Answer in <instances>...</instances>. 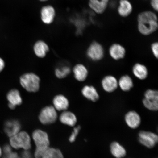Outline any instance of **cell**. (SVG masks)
<instances>
[{"label": "cell", "mask_w": 158, "mask_h": 158, "mask_svg": "<svg viewBox=\"0 0 158 158\" xmlns=\"http://www.w3.org/2000/svg\"><path fill=\"white\" fill-rule=\"evenodd\" d=\"M138 29L144 35L152 34L158 28L157 17L152 12L147 11L140 14L138 17Z\"/></svg>", "instance_id": "1"}, {"label": "cell", "mask_w": 158, "mask_h": 158, "mask_svg": "<svg viewBox=\"0 0 158 158\" xmlns=\"http://www.w3.org/2000/svg\"><path fill=\"white\" fill-rule=\"evenodd\" d=\"M19 82L21 86L27 91L35 93L39 89L40 79L34 73H26L20 77Z\"/></svg>", "instance_id": "2"}, {"label": "cell", "mask_w": 158, "mask_h": 158, "mask_svg": "<svg viewBox=\"0 0 158 158\" xmlns=\"http://www.w3.org/2000/svg\"><path fill=\"white\" fill-rule=\"evenodd\" d=\"M10 138L11 147L14 149L28 150L31 147V139L29 134L25 131H19Z\"/></svg>", "instance_id": "3"}, {"label": "cell", "mask_w": 158, "mask_h": 158, "mask_svg": "<svg viewBox=\"0 0 158 158\" xmlns=\"http://www.w3.org/2000/svg\"><path fill=\"white\" fill-rule=\"evenodd\" d=\"M58 114L56 110L53 106H47L43 108L40 113V121L43 124H49L56 122Z\"/></svg>", "instance_id": "4"}, {"label": "cell", "mask_w": 158, "mask_h": 158, "mask_svg": "<svg viewBox=\"0 0 158 158\" xmlns=\"http://www.w3.org/2000/svg\"><path fill=\"white\" fill-rule=\"evenodd\" d=\"M32 138L36 146L35 149L46 151L49 148V140L48 134L40 130H36L33 132Z\"/></svg>", "instance_id": "5"}, {"label": "cell", "mask_w": 158, "mask_h": 158, "mask_svg": "<svg viewBox=\"0 0 158 158\" xmlns=\"http://www.w3.org/2000/svg\"><path fill=\"white\" fill-rule=\"evenodd\" d=\"M143 102L146 108L155 111L158 108V92L157 91L148 90L145 94Z\"/></svg>", "instance_id": "6"}, {"label": "cell", "mask_w": 158, "mask_h": 158, "mask_svg": "<svg viewBox=\"0 0 158 158\" xmlns=\"http://www.w3.org/2000/svg\"><path fill=\"white\" fill-rule=\"evenodd\" d=\"M138 140L140 143L149 148L155 147L158 143V136L151 132L141 131L138 135Z\"/></svg>", "instance_id": "7"}, {"label": "cell", "mask_w": 158, "mask_h": 158, "mask_svg": "<svg viewBox=\"0 0 158 158\" xmlns=\"http://www.w3.org/2000/svg\"><path fill=\"white\" fill-rule=\"evenodd\" d=\"M56 15L54 7L51 5L44 6L41 9V20L45 24L50 25L54 22Z\"/></svg>", "instance_id": "8"}, {"label": "cell", "mask_w": 158, "mask_h": 158, "mask_svg": "<svg viewBox=\"0 0 158 158\" xmlns=\"http://www.w3.org/2000/svg\"><path fill=\"white\" fill-rule=\"evenodd\" d=\"M87 54L89 58L92 60H100L104 55L103 47L99 43L94 42L89 47Z\"/></svg>", "instance_id": "9"}, {"label": "cell", "mask_w": 158, "mask_h": 158, "mask_svg": "<svg viewBox=\"0 0 158 158\" xmlns=\"http://www.w3.org/2000/svg\"><path fill=\"white\" fill-rule=\"evenodd\" d=\"M8 101V106L11 110H14L16 106L20 105L23 102L21 94L17 89H13L9 92L6 96Z\"/></svg>", "instance_id": "10"}, {"label": "cell", "mask_w": 158, "mask_h": 158, "mask_svg": "<svg viewBox=\"0 0 158 158\" xmlns=\"http://www.w3.org/2000/svg\"><path fill=\"white\" fill-rule=\"evenodd\" d=\"M21 128V124L18 120L12 119L5 122L4 130L6 135L10 137L19 133Z\"/></svg>", "instance_id": "11"}, {"label": "cell", "mask_w": 158, "mask_h": 158, "mask_svg": "<svg viewBox=\"0 0 158 158\" xmlns=\"http://www.w3.org/2000/svg\"><path fill=\"white\" fill-rule=\"evenodd\" d=\"M53 106L58 111H65L69 105L68 99L62 94H58L55 96L53 100Z\"/></svg>", "instance_id": "12"}, {"label": "cell", "mask_w": 158, "mask_h": 158, "mask_svg": "<svg viewBox=\"0 0 158 158\" xmlns=\"http://www.w3.org/2000/svg\"><path fill=\"white\" fill-rule=\"evenodd\" d=\"M109 0H89V5L95 12L101 14L107 7Z\"/></svg>", "instance_id": "13"}, {"label": "cell", "mask_w": 158, "mask_h": 158, "mask_svg": "<svg viewBox=\"0 0 158 158\" xmlns=\"http://www.w3.org/2000/svg\"><path fill=\"white\" fill-rule=\"evenodd\" d=\"M126 123L129 127L133 129L137 128L141 123V119L139 114L135 111H130L126 114Z\"/></svg>", "instance_id": "14"}, {"label": "cell", "mask_w": 158, "mask_h": 158, "mask_svg": "<svg viewBox=\"0 0 158 158\" xmlns=\"http://www.w3.org/2000/svg\"><path fill=\"white\" fill-rule=\"evenodd\" d=\"M33 51L36 56L40 58H43L48 52L49 47L44 41L38 40L35 43L33 46Z\"/></svg>", "instance_id": "15"}, {"label": "cell", "mask_w": 158, "mask_h": 158, "mask_svg": "<svg viewBox=\"0 0 158 158\" xmlns=\"http://www.w3.org/2000/svg\"><path fill=\"white\" fill-rule=\"evenodd\" d=\"M102 88L106 91L111 92L117 88L118 83L117 80L112 76H107L105 77L102 81Z\"/></svg>", "instance_id": "16"}, {"label": "cell", "mask_w": 158, "mask_h": 158, "mask_svg": "<svg viewBox=\"0 0 158 158\" xmlns=\"http://www.w3.org/2000/svg\"><path fill=\"white\" fill-rule=\"evenodd\" d=\"M59 119L61 123L70 126H73L77 122L76 116L73 112L65 110L61 114Z\"/></svg>", "instance_id": "17"}, {"label": "cell", "mask_w": 158, "mask_h": 158, "mask_svg": "<svg viewBox=\"0 0 158 158\" xmlns=\"http://www.w3.org/2000/svg\"><path fill=\"white\" fill-rule=\"evenodd\" d=\"M75 78L79 81H83L88 76V71L84 65L78 64L75 66L73 69Z\"/></svg>", "instance_id": "18"}, {"label": "cell", "mask_w": 158, "mask_h": 158, "mask_svg": "<svg viewBox=\"0 0 158 158\" xmlns=\"http://www.w3.org/2000/svg\"><path fill=\"white\" fill-rule=\"evenodd\" d=\"M109 52L112 58L117 60L124 58L125 56L126 51L122 45L115 44L110 47Z\"/></svg>", "instance_id": "19"}, {"label": "cell", "mask_w": 158, "mask_h": 158, "mask_svg": "<svg viewBox=\"0 0 158 158\" xmlns=\"http://www.w3.org/2000/svg\"><path fill=\"white\" fill-rule=\"evenodd\" d=\"M132 6L129 1L128 0H120L118 11L121 16H128L132 12Z\"/></svg>", "instance_id": "20"}, {"label": "cell", "mask_w": 158, "mask_h": 158, "mask_svg": "<svg viewBox=\"0 0 158 158\" xmlns=\"http://www.w3.org/2000/svg\"><path fill=\"white\" fill-rule=\"evenodd\" d=\"M82 93L85 98L92 102H96L99 98L97 91L96 89L92 86H85L82 90Z\"/></svg>", "instance_id": "21"}, {"label": "cell", "mask_w": 158, "mask_h": 158, "mask_svg": "<svg viewBox=\"0 0 158 158\" xmlns=\"http://www.w3.org/2000/svg\"><path fill=\"white\" fill-rule=\"evenodd\" d=\"M110 150L112 155L116 158H123L126 155L125 149L118 142H114L111 144Z\"/></svg>", "instance_id": "22"}, {"label": "cell", "mask_w": 158, "mask_h": 158, "mask_svg": "<svg viewBox=\"0 0 158 158\" xmlns=\"http://www.w3.org/2000/svg\"><path fill=\"white\" fill-rule=\"evenodd\" d=\"M133 74L140 80H144L147 77L148 70L143 65L137 64L134 65L133 69Z\"/></svg>", "instance_id": "23"}, {"label": "cell", "mask_w": 158, "mask_h": 158, "mask_svg": "<svg viewBox=\"0 0 158 158\" xmlns=\"http://www.w3.org/2000/svg\"><path fill=\"white\" fill-rule=\"evenodd\" d=\"M120 88L124 91H128L133 87V81L130 77L128 76H122L118 82Z\"/></svg>", "instance_id": "24"}, {"label": "cell", "mask_w": 158, "mask_h": 158, "mask_svg": "<svg viewBox=\"0 0 158 158\" xmlns=\"http://www.w3.org/2000/svg\"><path fill=\"white\" fill-rule=\"evenodd\" d=\"M42 158H64L61 152L54 148H49Z\"/></svg>", "instance_id": "25"}, {"label": "cell", "mask_w": 158, "mask_h": 158, "mask_svg": "<svg viewBox=\"0 0 158 158\" xmlns=\"http://www.w3.org/2000/svg\"><path fill=\"white\" fill-rule=\"evenodd\" d=\"M71 69L70 67L64 66L57 68L55 69V76L59 79H63L66 77L70 73Z\"/></svg>", "instance_id": "26"}, {"label": "cell", "mask_w": 158, "mask_h": 158, "mask_svg": "<svg viewBox=\"0 0 158 158\" xmlns=\"http://www.w3.org/2000/svg\"><path fill=\"white\" fill-rule=\"evenodd\" d=\"M81 129L80 126H78L77 127L74 128L72 134H71L70 137L69 138V141L71 143L74 142L76 140L77 136L79 131Z\"/></svg>", "instance_id": "27"}, {"label": "cell", "mask_w": 158, "mask_h": 158, "mask_svg": "<svg viewBox=\"0 0 158 158\" xmlns=\"http://www.w3.org/2000/svg\"><path fill=\"white\" fill-rule=\"evenodd\" d=\"M151 48L153 54L157 58L158 56V44L157 43H153L152 45Z\"/></svg>", "instance_id": "28"}, {"label": "cell", "mask_w": 158, "mask_h": 158, "mask_svg": "<svg viewBox=\"0 0 158 158\" xmlns=\"http://www.w3.org/2000/svg\"><path fill=\"white\" fill-rule=\"evenodd\" d=\"M20 157L21 158H33L32 155L28 150H24L22 152Z\"/></svg>", "instance_id": "29"}, {"label": "cell", "mask_w": 158, "mask_h": 158, "mask_svg": "<svg viewBox=\"0 0 158 158\" xmlns=\"http://www.w3.org/2000/svg\"><path fill=\"white\" fill-rule=\"evenodd\" d=\"M3 152L4 155H7L11 152L12 151L11 147L10 146L6 145L3 148Z\"/></svg>", "instance_id": "30"}, {"label": "cell", "mask_w": 158, "mask_h": 158, "mask_svg": "<svg viewBox=\"0 0 158 158\" xmlns=\"http://www.w3.org/2000/svg\"><path fill=\"white\" fill-rule=\"evenodd\" d=\"M158 0H151V5L153 8L155 10L158 11Z\"/></svg>", "instance_id": "31"}, {"label": "cell", "mask_w": 158, "mask_h": 158, "mask_svg": "<svg viewBox=\"0 0 158 158\" xmlns=\"http://www.w3.org/2000/svg\"><path fill=\"white\" fill-rule=\"evenodd\" d=\"M5 62L3 59L0 57V73L3 70L5 67Z\"/></svg>", "instance_id": "32"}, {"label": "cell", "mask_w": 158, "mask_h": 158, "mask_svg": "<svg viewBox=\"0 0 158 158\" xmlns=\"http://www.w3.org/2000/svg\"><path fill=\"white\" fill-rule=\"evenodd\" d=\"M2 155V150L1 147H0V157Z\"/></svg>", "instance_id": "33"}, {"label": "cell", "mask_w": 158, "mask_h": 158, "mask_svg": "<svg viewBox=\"0 0 158 158\" xmlns=\"http://www.w3.org/2000/svg\"><path fill=\"white\" fill-rule=\"evenodd\" d=\"M39 1H40V2H44L48 1V0H39Z\"/></svg>", "instance_id": "34"}]
</instances>
